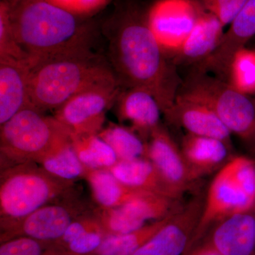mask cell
<instances>
[{"label": "cell", "mask_w": 255, "mask_h": 255, "mask_svg": "<svg viewBox=\"0 0 255 255\" xmlns=\"http://www.w3.org/2000/svg\"><path fill=\"white\" fill-rule=\"evenodd\" d=\"M147 11L137 0H120L104 28L119 85L150 92L164 114L174 105L182 80L151 30Z\"/></svg>", "instance_id": "1"}, {"label": "cell", "mask_w": 255, "mask_h": 255, "mask_svg": "<svg viewBox=\"0 0 255 255\" xmlns=\"http://www.w3.org/2000/svg\"><path fill=\"white\" fill-rule=\"evenodd\" d=\"M114 84L119 82L111 65L90 46L82 47L31 65L30 102L41 112L55 111L80 92Z\"/></svg>", "instance_id": "2"}, {"label": "cell", "mask_w": 255, "mask_h": 255, "mask_svg": "<svg viewBox=\"0 0 255 255\" xmlns=\"http://www.w3.org/2000/svg\"><path fill=\"white\" fill-rule=\"evenodd\" d=\"M10 16L15 36L31 66L39 60L90 46L91 28L85 18L47 0H18L10 5Z\"/></svg>", "instance_id": "3"}, {"label": "cell", "mask_w": 255, "mask_h": 255, "mask_svg": "<svg viewBox=\"0 0 255 255\" xmlns=\"http://www.w3.org/2000/svg\"><path fill=\"white\" fill-rule=\"evenodd\" d=\"M75 190V182L54 177L36 162L1 169L0 228Z\"/></svg>", "instance_id": "4"}, {"label": "cell", "mask_w": 255, "mask_h": 255, "mask_svg": "<svg viewBox=\"0 0 255 255\" xmlns=\"http://www.w3.org/2000/svg\"><path fill=\"white\" fill-rule=\"evenodd\" d=\"M70 141L68 132L54 117L28 107L0 125L1 169L26 162L38 164Z\"/></svg>", "instance_id": "5"}, {"label": "cell", "mask_w": 255, "mask_h": 255, "mask_svg": "<svg viewBox=\"0 0 255 255\" xmlns=\"http://www.w3.org/2000/svg\"><path fill=\"white\" fill-rule=\"evenodd\" d=\"M206 106L230 132L255 150V103L226 80L199 69H191L177 94Z\"/></svg>", "instance_id": "6"}, {"label": "cell", "mask_w": 255, "mask_h": 255, "mask_svg": "<svg viewBox=\"0 0 255 255\" xmlns=\"http://www.w3.org/2000/svg\"><path fill=\"white\" fill-rule=\"evenodd\" d=\"M95 207L82 199L76 189L23 219L0 228V242L23 236L53 243L63 236L73 221Z\"/></svg>", "instance_id": "7"}, {"label": "cell", "mask_w": 255, "mask_h": 255, "mask_svg": "<svg viewBox=\"0 0 255 255\" xmlns=\"http://www.w3.org/2000/svg\"><path fill=\"white\" fill-rule=\"evenodd\" d=\"M122 90L119 84L89 89L67 101L53 117L70 137L96 135L103 128L106 114Z\"/></svg>", "instance_id": "8"}, {"label": "cell", "mask_w": 255, "mask_h": 255, "mask_svg": "<svg viewBox=\"0 0 255 255\" xmlns=\"http://www.w3.org/2000/svg\"><path fill=\"white\" fill-rule=\"evenodd\" d=\"M204 11L194 0H158L150 6L149 25L167 57L182 46Z\"/></svg>", "instance_id": "9"}, {"label": "cell", "mask_w": 255, "mask_h": 255, "mask_svg": "<svg viewBox=\"0 0 255 255\" xmlns=\"http://www.w3.org/2000/svg\"><path fill=\"white\" fill-rule=\"evenodd\" d=\"M205 197L196 195L132 255H187L194 246Z\"/></svg>", "instance_id": "10"}, {"label": "cell", "mask_w": 255, "mask_h": 255, "mask_svg": "<svg viewBox=\"0 0 255 255\" xmlns=\"http://www.w3.org/2000/svg\"><path fill=\"white\" fill-rule=\"evenodd\" d=\"M255 202L234 180L227 163L210 184L194 238V246L213 226L237 213L254 209Z\"/></svg>", "instance_id": "11"}, {"label": "cell", "mask_w": 255, "mask_h": 255, "mask_svg": "<svg viewBox=\"0 0 255 255\" xmlns=\"http://www.w3.org/2000/svg\"><path fill=\"white\" fill-rule=\"evenodd\" d=\"M197 244L221 255H255V207L220 221Z\"/></svg>", "instance_id": "12"}, {"label": "cell", "mask_w": 255, "mask_h": 255, "mask_svg": "<svg viewBox=\"0 0 255 255\" xmlns=\"http://www.w3.org/2000/svg\"><path fill=\"white\" fill-rule=\"evenodd\" d=\"M147 158L150 159L162 177L181 196L196 187L180 147L162 125L151 133L147 141Z\"/></svg>", "instance_id": "13"}, {"label": "cell", "mask_w": 255, "mask_h": 255, "mask_svg": "<svg viewBox=\"0 0 255 255\" xmlns=\"http://www.w3.org/2000/svg\"><path fill=\"white\" fill-rule=\"evenodd\" d=\"M255 36V0H249L225 32L217 48L196 68L227 81L235 55Z\"/></svg>", "instance_id": "14"}, {"label": "cell", "mask_w": 255, "mask_h": 255, "mask_svg": "<svg viewBox=\"0 0 255 255\" xmlns=\"http://www.w3.org/2000/svg\"><path fill=\"white\" fill-rule=\"evenodd\" d=\"M119 94L115 105L121 123L147 141L151 133L160 123L162 113L153 95L145 89L133 87L124 89Z\"/></svg>", "instance_id": "15"}, {"label": "cell", "mask_w": 255, "mask_h": 255, "mask_svg": "<svg viewBox=\"0 0 255 255\" xmlns=\"http://www.w3.org/2000/svg\"><path fill=\"white\" fill-rule=\"evenodd\" d=\"M166 119L187 133L214 137L231 146V133L212 110L206 106L177 97L174 105L165 114Z\"/></svg>", "instance_id": "16"}, {"label": "cell", "mask_w": 255, "mask_h": 255, "mask_svg": "<svg viewBox=\"0 0 255 255\" xmlns=\"http://www.w3.org/2000/svg\"><path fill=\"white\" fill-rule=\"evenodd\" d=\"M30 73L28 62L0 57V125L21 110L32 107Z\"/></svg>", "instance_id": "17"}, {"label": "cell", "mask_w": 255, "mask_h": 255, "mask_svg": "<svg viewBox=\"0 0 255 255\" xmlns=\"http://www.w3.org/2000/svg\"><path fill=\"white\" fill-rule=\"evenodd\" d=\"M224 26L214 15L204 11L185 41L168 57L178 66H197L217 48L224 35Z\"/></svg>", "instance_id": "18"}, {"label": "cell", "mask_w": 255, "mask_h": 255, "mask_svg": "<svg viewBox=\"0 0 255 255\" xmlns=\"http://www.w3.org/2000/svg\"><path fill=\"white\" fill-rule=\"evenodd\" d=\"M183 157L196 180L219 171L231 157L232 147L214 137L186 133L181 142Z\"/></svg>", "instance_id": "19"}, {"label": "cell", "mask_w": 255, "mask_h": 255, "mask_svg": "<svg viewBox=\"0 0 255 255\" xmlns=\"http://www.w3.org/2000/svg\"><path fill=\"white\" fill-rule=\"evenodd\" d=\"M109 170L128 187L181 200L182 196L166 182L150 159L119 160Z\"/></svg>", "instance_id": "20"}, {"label": "cell", "mask_w": 255, "mask_h": 255, "mask_svg": "<svg viewBox=\"0 0 255 255\" xmlns=\"http://www.w3.org/2000/svg\"><path fill=\"white\" fill-rule=\"evenodd\" d=\"M85 179L90 185L94 201L100 207L123 206L145 191L126 185L109 169H89Z\"/></svg>", "instance_id": "21"}, {"label": "cell", "mask_w": 255, "mask_h": 255, "mask_svg": "<svg viewBox=\"0 0 255 255\" xmlns=\"http://www.w3.org/2000/svg\"><path fill=\"white\" fill-rule=\"evenodd\" d=\"M180 200L143 191L122 207L146 223L160 221L182 209Z\"/></svg>", "instance_id": "22"}, {"label": "cell", "mask_w": 255, "mask_h": 255, "mask_svg": "<svg viewBox=\"0 0 255 255\" xmlns=\"http://www.w3.org/2000/svg\"><path fill=\"white\" fill-rule=\"evenodd\" d=\"M173 215L160 221L147 223L133 232L107 236L95 252L86 255H132L163 227Z\"/></svg>", "instance_id": "23"}, {"label": "cell", "mask_w": 255, "mask_h": 255, "mask_svg": "<svg viewBox=\"0 0 255 255\" xmlns=\"http://www.w3.org/2000/svg\"><path fill=\"white\" fill-rule=\"evenodd\" d=\"M98 135L112 147L119 160L147 158V142L125 126L110 124Z\"/></svg>", "instance_id": "24"}, {"label": "cell", "mask_w": 255, "mask_h": 255, "mask_svg": "<svg viewBox=\"0 0 255 255\" xmlns=\"http://www.w3.org/2000/svg\"><path fill=\"white\" fill-rule=\"evenodd\" d=\"M38 164L51 175L70 182L85 179L90 169L79 158L71 141L57 149Z\"/></svg>", "instance_id": "25"}, {"label": "cell", "mask_w": 255, "mask_h": 255, "mask_svg": "<svg viewBox=\"0 0 255 255\" xmlns=\"http://www.w3.org/2000/svg\"><path fill=\"white\" fill-rule=\"evenodd\" d=\"M70 138L79 158L88 168L109 169L118 162L112 147L98 134Z\"/></svg>", "instance_id": "26"}, {"label": "cell", "mask_w": 255, "mask_h": 255, "mask_svg": "<svg viewBox=\"0 0 255 255\" xmlns=\"http://www.w3.org/2000/svg\"><path fill=\"white\" fill-rule=\"evenodd\" d=\"M93 212L107 237L133 232L147 224L132 216L122 206L105 208L97 206Z\"/></svg>", "instance_id": "27"}, {"label": "cell", "mask_w": 255, "mask_h": 255, "mask_svg": "<svg viewBox=\"0 0 255 255\" xmlns=\"http://www.w3.org/2000/svg\"><path fill=\"white\" fill-rule=\"evenodd\" d=\"M227 82L242 93L255 92V53L243 48L235 55Z\"/></svg>", "instance_id": "28"}, {"label": "cell", "mask_w": 255, "mask_h": 255, "mask_svg": "<svg viewBox=\"0 0 255 255\" xmlns=\"http://www.w3.org/2000/svg\"><path fill=\"white\" fill-rule=\"evenodd\" d=\"M0 57L30 63L28 55L18 44L15 36L10 16V5L4 0L0 1Z\"/></svg>", "instance_id": "29"}, {"label": "cell", "mask_w": 255, "mask_h": 255, "mask_svg": "<svg viewBox=\"0 0 255 255\" xmlns=\"http://www.w3.org/2000/svg\"><path fill=\"white\" fill-rule=\"evenodd\" d=\"M227 165L234 180L255 202V161L245 156H233Z\"/></svg>", "instance_id": "30"}, {"label": "cell", "mask_w": 255, "mask_h": 255, "mask_svg": "<svg viewBox=\"0 0 255 255\" xmlns=\"http://www.w3.org/2000/svg\"><path fill=\"white\" fill-rule=\"evenodd\" d=\"M249 0H197L206 12L216 16L224 27L230 26Z\"/></svg>", "instance_id": "31"}, {"label": "cell", "mask_w": 255, "mask_h": 255, "mask_svg": "<svg viewBox=\"0 0 255 255\" xmlns=\"http://www.w3.org/2000/svg\"><path fill=\"white\" fill-rule=\"evenodd\" d=\"M51 243L17 237L1 243L0 255H45Z\"/></svg>", "instance_id": "32"}, {"label": "cell", "mask_w": 255, "mask_h": 255, "mask_svg": "<svg viewBox=\"0 0 255 255\" xmlns=\"http://www.w3.org/2000/svg\"><path fill=\"white\" fill-rule=\"evenodd\" d=\"M72 14L88 17L110 4L112 0H47Z\"/></svg>", "instance_id": "33"}, {"label": "cell", "mask_w": 255, "mask_h": 255, "mask_svg": "<svg viewBox=\"0 0 255 255\" xmlns=\"http://www.w3.org/2000/svg\"><path fill=\"white\" fill-rule=\"evenodd\" d=\"M187 255H221L218 254L216 252L211 251V250L206 249L200 246V245H196L191 251L188 253Z\"/></svg>", "instance_id": "34"}, {"label": "cell", "mask_w": 255, "mask_h": 255, "mask_svg": "<svg viewBox=\"0 0 255 255\" xmlns=\"http://www.w3.org/2000/svg\"><path fill=\"white\" fill-rule=\"evenodd\" d=\"M51 245V244H50ZM45 255H63L58 253V252L54 251V250L52 249L51 247H50L49 249L47 251L46 254Z\"/></svg>", "instance_id": "35"}, {"label": "cell", "mask_w": 255, "mask_h": 255, "mask_svg": "<svg viewBox=\"0 0 255 255\" xmlns=\"http://www.w3.org/2000/svg\"><path fill=\"white\" fill-rule=\"evenodd\" d=\"M6 2L9 3L10 5H13L18 1V0H4Z\"/></svg>", "instance_id": "36"}, {"label": "cell", "mask_w": 255, "mask_h": 255, "mask_svg": "<svg viewBox=\"0 0 255 255\" xmlns=\"http://www.w3.org/2000/svg\"><path fill=\"white\" fill-rule=\"evenodd\" d=\"M254 102H255V100H254Z\"/></svg>", "instance_id": "37"}]
</instances>
